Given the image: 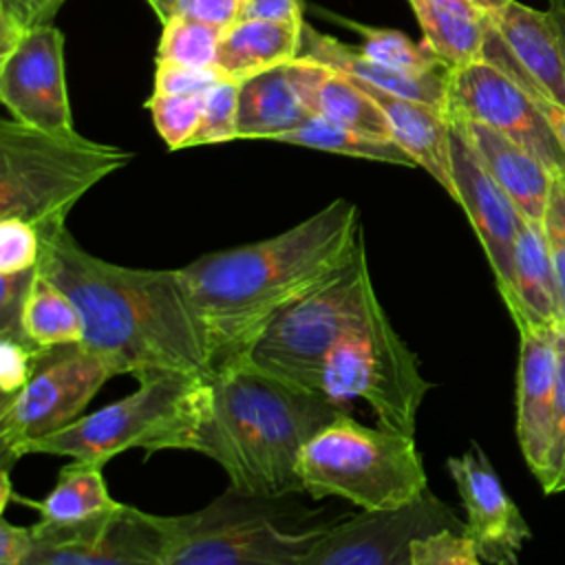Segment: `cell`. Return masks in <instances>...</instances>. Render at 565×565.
<instances>
[{
	"label": "cell",
	"mask_w": 565,
	"mask_h": 565,
	"mask_svg": "<svg viewBox=\"0 0 565 565\" xmlns=\"http://www.w3.org/2000/svg\"><path fill=\"white\" fill-rule=\"evenodd\" d=\"M347 408L256 366L249 358L214 369L188 450L216 461L230 488L254 497L302 492L300 455Z\"/></svg>",
	"instance_id": "3957f363"
},
{
	"label": "cell",
	"mask_w": 565,
	"mask_h": 565,
	"mask_svg": "<svg viewBox=\"0 0 565 565\" xmlns=\"http://www.w3.org/2000/svg\"><path fill=\"white\" fill-rule=\"evenodd\" d=\"M207 377L185 373H157L139 380L126 397L82 415L66 428L29 441L24 455H57L73 461L104 466L115 455L141 448L188 450L201 422Z\"/></svg>",
	"instance_id": "8992f818"
},
{
	"label": "cell",
	"mask_w": 565,
	"mask_h": 565,
	"mask_svg": "<svg viewBox=\"0 0 565 565\" xmlns=\"http://www.w3.org/2000/svg\"><path fill=\"white\" fill-rule=\"evenodd\" d=\"M448 115L505 135L541 159L552 174L565 172V150L545 115L508 73L486 60L452 71Z\"/></svg>",
	"instance_id": "7c38bea8"
},
{
	"label": "cell",
	"mask_w": 565,
	"mask_h": 565,
	"mask_svg": "<svg viewBox=\"0 0 565 565\" xmlns=\"http://www.w3.org/2000/svg\"><path fill=\"white\" fill-rule=\"evenodd\" d=\"M483 60L490 62V64H494V66H499L503 73H508V75L532 97V102H534V104L539 106V110L545 115L547 124L552 126L554 135L558 137L561 146H563V150H565V106L558 104L556 99H552L550 95H545V93L541 90V86H539L536 82H532V79L519 68V64L512 60L508 46L503 44V40H501L499 33L494 31V24H492V29H490V33H488V40H486Z\"/></svg>",
	"instance_id": "836d02e7"
},
{
	"label": "cell",
	"mask_w": 565,
	"mask_h": 565,
	"mask_svg": "<svg viewBox=\"0 0 565 565\" xmlns=\"http://www.w3.org/2000/svg\"><path fill=\"white\" fill-rule=\"evenodd\" d=\"M190 532V514L161 516L121 503L88 545L33 547L22 565H170Z\"/></svg>",
	"instance_id": "2e32d148"
},
{
	"label": "cell",
	"mask_w": 565,
	"mask_h": 565,
	"mask_svg": "<svg viewBox=\"0 0 565 565\" xmlns=\"http://www.w3.org/2000/svg\"><path fill=\"white\" fill-rule=\"evenodd\" d=\"M446 468L466 510L463 534L479 558L490 565H516L532 532L486 452L472 441L463 455L450 457Z\"/></svg>",
	"instance_id": "9a60e30c"
},
{
	"label": "cell",
	"mask_w": 565,
	"mask_h": 565,
	"mask_svg": "<svg viewBox=\"0 0 565 565\" xmlns=\"http://www.w3.org/2000/svg\"><path fill=\"white\" fill-rule=\"evenodd\" d=\"M115 373L82 344H64L42 351L26 384L0 397V450L2 468L20 459V450L49 437L82 417L95 393Z\"/></svg>",
	"instance_id": "30bf717a"
},
{
	"label": "cell",
	"mask_w": 565,
	"mask_h": 565,
	"mask_svg": "<svg viewBox=\"0 0 565 565\" xmlns=\"http://www.w3.org/2000/svg\"><path fill=\"white\" fill-rule=\"evenodd\" d=\"M0 99L24 126L51 132H75L64 79V35L53 24L29 29L0 53Z\"/></svg>",
	"instance_id": "4fadbf2b"
},
{
	"label": "cell",
	"mask_w": 565,
	"mask_h": 565,
	"mask_svg": "<svg viewBox=\"0 0 565 565\" xmlns=\"http://www.w3.org/2000/svg\"><path fill=\"white\" fill-rule=\"evenodd\" d=\"M278 141L324 150V152H335V154H347L355 159H369V161H382V163H395V166H415L413 157L391 137L366 135L353 128L324 121L320 117H313L302 128H296L282 135Z\"/></svg>",
	"instance_id": "f1b7e54d"
},
{
	"label": "cell",
	"mask_w": 565,
	"mask_h": 565,
	"mask_svg": "<svg viewBox=\"0 0 565 565\" xmlns=\"http://www.w3.org/2000/svg\"><path fill=\"white\" fill-rule=\"evenodd\" d=\"M556 373V327L519 329L516 441L536 481L545 475L552 446Z\"/></svg>",
	"instance_id": "ac0fdd59"
},
{
	"label": "cell",
	"mask_w": 565,
	"mask_h": 565,
	"mask_svg": "<svg viewBox=\"0 0 565 565\" xmlns=\"http://www.w3.org/2000/svg\"><path fill=\"white\" fill-rule=\"evenodd\" d=\"M377 307L382 305L362 245L335 276L285 309L260 333L247 358L271 375L322 393L320 382L329 353Z\"/></svg>",
	"instance_id": "52a82bcc"
},
{
	"label": "cell",
	"mask_w": 565,
	"mask_h": 565,
	"mask_svg": "<svg viewBox=\"0 0 565 565\" xmlns=\"http://www.w3.org/2000/svg\"><path fill=\"white\" fill-rule=\"evenodd\" d=\"M313 117L316 115L296 90L289 62L241 82L238 139L278 141Z\"/></svg>",
	"instance_id": "cb8c5ba5"
},
{
	"label": "cell",
	"mask_w": 565,
	"mask_h": 565,
	"mask_svg": "<svg viewBox=\"0 0 565 565\" xmlns=\"http://www.w3.org/2000/svg\"><path fill=\"white\" fill-rule=\"evenodd\" d=\"M40 271L75 302L82 347L115 373L210 377L212 347L181 269H139L86 252L73 234L42 238Z\"/></svg>",
	"instance_id": "6da1fadb"
},
{
	"label": "cell",
	"mask_w": 565,
	"mask_h": 565,
	"mask_svg": "<svg viewBox=\"0 0 565 565\" xmlns=\"http://www.w3.org/2000/svg\"><path fill=\"white\" fill-rule=\"evenodd\" d=\"M221 79H225V75L218 66L196 68V66H179V64H157L154 93L205 95Z\"/></svg>",
	"instance_id": "60d3db41"
},
{
	"label": "cell",
	"mask_w": 565,
	"mask_h": 565,
	"mask_svg": "<svg viewBox=\"0 0 565 565\" xmlns=\"http://www.w3.org/2000/svg\"><path fill=\"white\" fill-rule=\"evenodd\" d=\"M422 26V40L450 68L483 60L492 15L468 0H408Z\"/></svg>",
	"instance_id": "484cf974"
},
{
	"label": "cell",
	"mask_w": 565,
	"mask_h": 565,
	"mask_svg": "<svg viewBox=\"0 0 565 565\" xmlns=\"http://www.w3.org/2000/svg\"><path fill=\"white\" fill-rule=\"evenodd\" d=\"M289 497H254L227 488L190 512V532L170 565H298L331 523Z\"/></svg>",
	"instance_id": "ba28073f"
},
{
	"label": "cell",
	"mask_w": 565,
	"mask_h": 565,
	"mask_svg": "<svg viewBox=\"0 0 565 565\" xmlns=\"http://www.w3.org/2000/svg\"><path fill=\"white\" fill-rule=\"evenodd\" d=\"M298 57L324 64L333 71H340L375 88H382L393 95L408 97L422 104H430L441 110H448V104H450V77H452L450 68H437L428 73L399 71L369 57L360 46H351L331 35L318 33L307 22L302 24Z\"/></svg>",
	"instance_id": "d6986e66"
},
{
	"label": "cell",
	"mask_w": 565,
	"mask_h": 565,
	"mask_svg": "<svg viewBox=\"0 0 565 565\" xmlns=\"http://www.w3.org/2000/svg\"><path fill=\"white\" fill-rule=\"evenodd\" d=\"M146 2L152 7V11L157 13V18L163 24V22H168L179 11V2L181 0H146Z\"/></svg>",
	"instance_id": "7dc6e473"
},
{
	"label": "cell",
	"mask_w": 565,
	"mask_h": 565,
	"mask_svg": "<svg viewBox=\"0 0 565 565\" xmlns=\"http://www.w3.org/2000/svg\"><path fill=\"white\" fill-rule=\"evenodd\" d=\"M102 468L99 463L71 459L44 499L33 501L13 492V501L40 514V521L31 525L33 547L88 545L99 536L121 505L110 497Z\"/></svg>",
	"instance_id": "e0dca14e"
},
{
	"label": "cell",
	"mask_w": 565,
	"mask_h": 565,
	"mask_svg": "<svg viewBox=\"0 0 565 565\" xmlns=\"http://www.w3.org/2000/svg\"><path fill=\"white\" fill-rule=\"evenodd\" d=\"M463 527L455 510L428 490L399 510H362L331 523L298 565H411L415 539Z\"/></svg>",
	"instance_id": "8fae6325"
},
{
	"label": "cell",
	"mask_w": 565,
	"mask_h": 565,
	"mask_svg": "<svg viewBox=\"0 0 565 565\" xmlns=\"http://www.w3.org/2000/svg\"><path fill=\"white\" fill-rule=\"evenodd\" d=\"M35 274L38 267L20 274H0V338L29 342L22 331V311Z\"/></svg>",
	"instance_id": "ab89813d"
},
{
	"label": "cell",
	"mask_w": 565,
	"mask_h": 565,
	"mask_svg": "<svg viewBox=\"0 0 565 565\" xmlns=\"http://www.w3.org/2000/svg\"><path fill=\"white\" fill-rule=\"evenodd\" d=\"M42 351L31 342L15 338H0V388L2 397L18 393L31 377L33 362Z\"/></svg>",
	"instance_id": "b9f144b4"
},
{
	"label": "cell",
	"mask_w": 565,
	"mask_h": 565,
	"mask_svg": "<svg viewBox=\"0 0 565 565\" xmlns=\"http://www.w3.org/2000/svg\"><path fill=\"white\" fill-rule=\"evenodd\" d=\"M556 391H554V422H552V446L547 457V468L539 486L543 492L552 494L558 490V483L565 475V322L556 324Z\"/></svg>",
	"instance_id": "d590c367"
},
{
	"label": "cell",
	"mask_w": 565,
	"mask_h": 565,
	"mask_svg": "<svg viewBox=\"0 0 565 565\" xmlns=\"http://www.w3.org/2000/svg\"><path fill=\"white\" fill-rule=\"evenodd\" d=\"M302 26L269 20H234L223 29L216 66L243 82L298 57Z\"/></svg>",
	"instance_id": "4316f807"
},
{
	"label": "cell",
	"mask_w": 565,
	"mask_h": 565,
	"mask_svg": "<svg viewBox=\"0 0 565 565\" xmlns=\"http://www.w3.org/2000/svg\"><path fill=\"white\" fill-rule=\"evenodd\" d=\"M468 2H472V4H477L479 9H483L486 13H490V15H494L497 11H501L508 2H512V0H468Z\"/></svg>",
	"instance_id": "681fc988"
},
{
	"label": "cell",
	"mask_w": 565,
	"mask_h": 565,
	"mask_svg": "<svg viewBox=\"0 0 565 565\" xmlns=\"http://www.w3.org/2000/svg\"><path fill=\"white\" fill-rule=\"evenodd\" d=\"M221 35V26L174 13L168 22H163L154 64H179L196 68L216 66Z\"/></svg>",
	"instance_id": "f546056e"
},
{
	"label": "cell",
	"mask_w": 565,
	"mask_h": 565,
	"mask_svg": "<svg viewBox=\"0 0 565 565\" xmlns=\"http://www.w3.org/2000/svg\"><path fill=\"white\" fill-rule=\"evenodd\" d=\"M33 552L31 525H13L9 519L0 521V565H22Z\"/></svg>",
	"instance_id": "ee69618b"
},
{
	"label": "cell",
	"mask_w": 565,
	"mask_h": 565,
	"mask_svg": "<svg viewBox=\"0 0 565 565\" xmlns=\"http://www.w3.org/2000/svg\"><path fill=\"white\" fill-rule=\"evenodd\" d=\"M543 232L547 241V252L554 269L556 294H558V313L561 322H565V172H556L552 179L545 214H543Z\"/></svg>",
	"instance_id": "e575fe53"
},
{
	"label": "cell",
	"mask_w": 565,
	"mask_h": 565,
	"mask_svg": "<svg viewBox=\"0 0 565 565\" xmlns=\"http://www.w3.org/2000/svg\"><path fill=\"white\" fill-rule=\"evenodd\" d=\"M411 565H483L472 541L457 530L419 536L411 545Z\"/></svg>",
	"instance_id": "74e56055"
},
{
	"label": "cell",
	"mask_w": 565,
	"mask_h": 565,
	"mask_svg": "<svg viewBox=\"0 0 565 565\" xmlns=\"http://www.w3.org/2000/svg\"><path fill=\"white\" fill-rule=\"evenodd\" d=\"M565 490V475H563V479H561V483H558V490L556 492H563Z\"/></svg>",
	"instance_id": "f907efd6"
},
{
	"label": "cell",
	"mask_w": 565,
	"mask_h": 565,
	"mask_svg": "<svg viewBox=\"0 0 565 565\" xmlns=\"http://www.w3.org/2000/svg\"><path fill=\"white\" fill-rule=\"evenodd\" d=\"M2 494H0V510H4L9 505V499L13 497V488H11V479H9V468H2V486H0Z\"/></svg>",
	"instance_id": "c3c4849f"
},
{
	"label": "cell",
	"mask_w": 565,
	"mask_h": 565,
	"mask_svg": "<svg viewBox=\"0 0 565 565\" xmlns=\"http://www.w3.org/2000/svg\"><path fill=\"white\" fill-rule=\"evenodd\" d=\"M130 152L82 137L51 135L18 119L0 121V218H22L49 238L66 227L73 205Z\"/></svg>",
	"instance_id": "277c9868"
},
{
	"label": "cell",
	"mask_w": 565,
	"mask_h": 565,
	"mask_svg": "<svg viewBox=\"0 0 565 565\" xmlns=\"http://www.w3.org/2000/svg\"><path fill=\"white\" fill-rule=\"evenodd\" d=\"M66 0H0V53L9 51L29 29L53 20Z\"/></svg>",
	"instance_id": "f35d334b"
},
{
	"label": "cell",
	"mask_w": 565,
	"mask_h": 565,
	"mask_svg": "<svg viewBox=\"0 0 565 565\" xmlns=\"http://www.w3.org/2000/svg\"><path fill=\"white\" fill-rule=\"evenodd\" d=\"M505 309L516 329L556 327L561 322L554 269L539 221L521 218L514 243V294Z\"/></svg>",
	"instance_id": "d4e9b609"
},
{
	"label": "cell",
	"mask_w": 565,
	"mask_h": 565,
	"mask_svg": "<svg viewBox=\"0 0 565 565\" xmlns=\"http://www.w3.org/2000/svg\"><path fill=\"white\" fill-rule=\"evenodd\" d=\"M22 331L40 351L82 344L84 340V324L75 302L62 287L46 278L40 267L24 302Z\"/></svg>",
	"instance_id": "83f0119b"
},
{
	"label": "cell",
	"mask_w": 565,
	"mask_h": 565,
	"mask_svg": "<svg viewBox=\"0 0 565 565\" xmlns=\"http://www.w3.org/2000/svg\"><path fill=\"white\" fill-rule=\"evenodd\" d=\"M289 73L316 117L366 135L391 137L382 110L353 77L302 57L289 62Z\"/></svg>",
	"instance_id": "603a6c76"
},
{
	"label": "cell",
	"mask_w": 565,
	"mask_h": 565,
	"mask_svg": "<svg viewBox=\"0 0 565 565\" xmlns=\"http://www.w3.org/2000/svg\"><path fill=\"white\" fill-rule=\"evenodd\" d=\"M364 245L358 205L335 199L298 225L181 267L205 324L212 366L245 360L294 302L335 276Z\"/></svg>",
	"instance_id": "7a4b0ae2"
},
{
	"label": "cell",
	"mask_w": 565,
	"mask_h": 565,
	"mask_svg": "<svg viewBox=\"0 0 565 565\" xmlns=\"http://www.w3.org/2000/svg\"><path fill=\"white\" fill-rule=\"evenodd\" d=\"M320 386L338 404L364 399L380 426L413 437L417 411L430 391L417 355L393 329L384 307L329 353Z\"/></svg>",
	"instance_id": "9c48e42d"
},
{
	"label": "cell",
	"mask_w": 565,
	"mask_h": 565,
	"mask_svg": "<svg viewBox=\"0 0 565 565\" xmlns=\"http://www.w3.org/2000/svg\"><path fill=\"white\" fill-rule=\"evenodd\" d=\"M355 79V77H353ZM382 110L393 141H397L450 196L455 194L450 170V115L448 110L393 95L355 79Z\"/></svg>",
	"instance_id": "ffe728a7"
},
{
	"label": "cell",
	"mask_w": 565,
	"mask_h": 565,
	"mask_svg": "<svg viewBox=\"0 0 565 565\" xmlns=\"http://www.w3.org/2000/svg\"><path fill=\"white\" fill-rule=\"evenodd\" d=\"M492 24L519 68L565 106V62L550 11L512 0L492 15Z\"/></svg>",
	"instance_id": "7402d4cb"
},
{
	"label": "cell",
	"mask_w": 565,
	"mask_h": 565,
	"mask_svg": "<svg viewBox=\"0 0 565 565\" xmlns=\"http://www.w3.org/2000/svg\"><path fill=\"white\" fill-rule=\"evenodd\" d=\"M42 256V236L22 218H0V274L35 269Z\"/></svg>",
	"instance_id": "8d00e7d4"
},
{
	"label": "cell",
	"mask_w": 565,
	"mask_h": 565,
	"mask_svg": "<svg viewBox=\"0 0 565 565\" xmlns=\"http://www.w3.org/2000/svg\"><path fill=\"white\" fill-rule=\"evenodd\" d=\"M238 90L241 82L225 77L205 93L203 115L190 146L238 139Z\"/></svg>",
	"instance_id": "d6a6232c"
},
{
	"label": "cell",
	"mask_w": 565,
	"mask_h": 565,
	"mask_svg": "<svg viewBox=\"0 0 565 565\" xmlns=\"http://www.w3.org/2000/svg\"><path fill=\"white\" fill-rule=\"evenodd\" d=\"M450 117L459 121L479 161L512 199L521 216L541 223L554 179L552 170L505 135L477 121H468L455 115Z\"/></svg>",
	"instance_id": "44dd1931"
},
{
	"label": "cell",
	"mask_w": 565,
	"mask_h": 565,
	"mask_svg": "<svg viewBox=\"0 0 565 565\" xmlns=\"http://www.w3.org/2000/svg\"><path fill=\"white\" fill-rule=\"evenodd\" d=\"M302 492L340 497L360 510H399L428 492L413 435L366 426L347 411L316 433L300 455Z\"/></svg>",
	"instance_id": "5b68a950"
},
{
	"label": "cell",
	"mask_w": 565,
	"mask_h": 565,
	"mask_svg": "<svg viewBox=\"0 0 565 565\" xmlns=\"http://www.w3.org/2000/svg\"><path fill=\"white\" fill-rule=\"evenodd\" d=\"M238 7L241 0H181L177 13L225 29L238 18Z\"/></svg>",
	"instance_id": "f6af8a7d"
},
{
	"label": "cell",
	"mask_w": 565,
	"mask_h": 565,
	"mask_svg": "<svg viewBox=\"0 0 565 565\" xmlns=\"http://www.w3.org/2000/svg\"><path fill=\"white\" fill-rule=\"evenodd\" d=\"M547 11L554 20L556 33H558V42H561V51H563V62H565V0H550Z\"/></svg>",
	"instance_id": "bcb514c9"
},
{
	"label": "cell",
	"mask_w": 565,
	"mask_h": 565,
	"mask_svg": "<svg viewBox=\"0 0 565 565\" xmlns=\"http://www.w3.org/2000/svg\"><path fill=\"white\" fill-rule=\"evenodd\" d=\"M344 26L355 31L362 38L360 49L393 68L399 71H415V73H428L437 68H448L435 53L433 49L422 40L415 42L406 33L395 31V29H380V26H366L358 22H349L344 18H338Z\"/></svg>",
	"instance_id": "4dcf8cb0"
},
{
	"label": "cell",
	"mask_w": 565,
	"mask_h": 565,
	"mask_svg": "<svg viewBox=\"0 0 565 565\" xmlns=\"http://www.w3.org/2000/svg\"><path fill=\"white\" fill-rule=\"evenodd\" d=\"M450 170L452 199L463 207L494 274L503 305L514 294V243L521 227V212L501 185L479 161L463 128L450 117Z\"/></svg>",
	"instance_id": "5bb4252c"
},
{
	"label": "cell",
	"mask_w": 565,
	"mask_h": 565,
	"mask_svg": "<svg viewBox=\"0 0 565 565\" xmlns=\"http://www.w3.org/2000/svg\"><path fill=\"white\" fill-rule=\"evenodd\" d=\"M236 20H269L302 26V0H241Z\"/></svg>",
	"instance_id": "7bdbcfd3"
},
{
	"label": "cell",
	"mask_w": 565,
	"mask_h": 565,
	"mask_svg": "<svg viewBox=\"0 0 565 565\" xmlns=\"http://www.w3.org/2000/svg\"><path fill=\"white\" fill-rule=\"evenodd\" d=\"M205 95H168L152 93L148 99V110L152 115L154 128L170 150L190 146L201 115Z\"/></svg>",
	"instance_id": "1f68e13d"
}]
</instances>
